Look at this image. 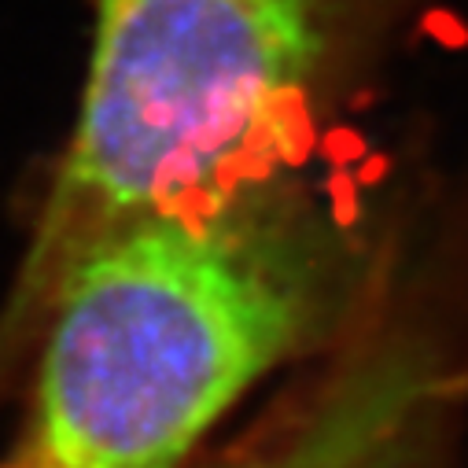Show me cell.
I'll list each match as a JSON object with an SVG mask.
<instances>
[{
	"instance_id": "7a4b0ae2",
	"label": "cell",
	"mask_w": 468,
	"mask_h": 468,
	"mask_svg": "<svg viewBox=\"0 0 468 468\" xmlns=\"http://www.w3.org/2000/svg\"><path fill=\"white\" fill-rule=\"evenodd\" d=\"M355 5L96 0L81 114L0 317V373L89 248L232 188L229 170L335 59Z\"/></svg>"
},
{
	"instance_id": "6da1fadb",
	"label": "cell",
	"mask_w": 468,
	"mask_h": 468,
	"mask_svg": "<svg viewBox=\"0 0 468 468\" xmlns=\"http://www.w3.org/2000/svg\"><path fill=\"white\" fill-rule=\"evenodd\" d=\"M332 221L284 185H232L89 248L45 314L34 413L0 468H181L346 295Z\"/></svg>"
},
{
	"instance_id": "3957f363",
	"label": "cell",
	"mask_w": 468,
	"mask_h": 468,
	"mask_svg": "<svg viewBox=\"0 0 468 468\" xmlns=\"http://www.w3.org/2000/svg\"><path fill=\"white\" fill-rule=\"evenodd\" d=\"M435 380L420 339L369 343L295 417L210 468H417Z\"/></svg>"
}]
</instances>
